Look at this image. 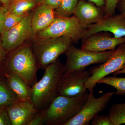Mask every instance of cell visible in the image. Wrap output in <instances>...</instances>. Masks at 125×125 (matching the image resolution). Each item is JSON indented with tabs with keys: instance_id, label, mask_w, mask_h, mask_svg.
Here are the masks:
<instances>
[{
	"instance_id": "obj_21",
	"label": "cell",
	"mask_w": 125,
	"mask_h": 125,
	"mask_svg": "<svg viewBox=\"0 0 125 125\" xmlns=\"http://www.w3.org/2000/svg\"><path fill=\"white\" fill-rule=\"evenodd\" d=\"M102 83L114 87L116 91L114 94L124 96L125 95V77L117 78L114 76H105L99 81L98 84Z\"/></svg>"
},
{
	"instance_id": "obj_31",
	"label": "cell",
	"mask_w": 125,
	"mask_h": 125,
	"mask_svg": "<svg viewBox=\"0 0 125 125\" xmlns=\"http://www.w3.org/2000/svg\"><path fill=\"white\" fill-rule=\"evenodd\" d=\"M93 2L97 6L104 7L106 3V0H83Z\"/></svg>"
},
{
	"instance_id": "obj_17",
	"label": "cell",
	"mask_w": 125,
	"mask_h": 125,
	"mask_svg": "<svg viewBox=\"0 0 125 125\" xmlns=\"http://www.w3.org/2000/svg\"><path fill=\"white\" fill-rule=\"evenodd\" d=\"M38 5L37 0H13L8 12L18 15H26Z\"/></svg>"
},
{
	"instance_id": "obj_32",
	"label": "cell",
	"mask_w": 125,
	"mask_h": 125,
	"mask_svg": "<svg viewBox=\"0 0 125 125\" xmlns=\"http://www.w3.org/2000/svg\"><path fill=\"white\" fill-rule=\"evenodd\" d=\"M13 0H0V3L2 6L9 10L10 6Z\"/></svg>"
},
{
	"instance_id": "obj_9",
	"label": "cell",
	"mask_w": 125,
	"mask_h": 125,
	"mask_svg": "<svg viewBox=\"0 0 125 125\" xmlns=\"http://www.w3.org/2000/svg\"><path fill=\"white\" fill-rule=\"evenodd\" d=\"M32 13H29L18 24L0 34L2 44L8 53L24 45L33 38L31 27Z\"/></svg>"
},
{
	"instance_id": "obj_29",
	"label": "cell",
	"mask_w": 125,
	"mask_h": 125,
	"mask_svg": "<svg viewBox=\"0 0 125 125\" xmlns=\"http://www.w3.org/2000/svg\"><path fill=\"white\" fill-rule=\"evenodd\" d=\"M8 10L2 6H0V34L2 32L5 18Z\"/></svg>"
},
{
	"instance_id": "obj_27",
	"label": "cell",
	"mask_w": 125,
	"mask_h": 125,
	"mask_svg": "<svg viewBox=\"0 0 125 125\" xmlns=\"http://www.w3.org/2000/svg\"><path fill=\"white\" fill-rule=\"evenodd\" d=\"M0 125H11L6 107H0Z\"/></svg>"
},
{
	"instance_id": "obj_4",
	"label": "cell",
	"mask_w": 125,
	"mask_h": 125,
	"mask_svg": "<svg viewBox=\"0 0 125 125\" xmlns=\"http://www.w3.org/2000/svg\"><path fill=\"white\" fill-rule=\"evenodd\" d=\"M32 39V49L39 69L43 70L55 62L61 55L65 53L72 43L71 38L65 36L42 39L33 38Z\"/></svg>"
},
{
	"instance_id": "obj_11",
	"label": "cell",
	"mask_w": 125,
	"mask_h": 125,
	"mask_svg": "<svg viewBox=\"0 0 125 125\" xmlns=\"http://www.w3.org/2000/svg\"><path fill=\"white\" fill-rule=\"evenodd\" d=\"M101 32L111 33L116 38L125 37V17L120 14L105 15L97 22L87 26L82 40L91 34Z\"/></svg>"
},
{
	"instance_id": "obj_8",
	"label": "cell",
	"mask_w": 125,
	"mask_h": 125,
	"mask_svg": "<svg viewBox=\"0 0 125 125\" xmlns=\"http://www.w3.org/2000/svg\"><path fill=\"white\" fill-rule=\"evenodd\" d=\"M125 64V42L118 45L105 62L93 66L89 70L91 75L85 83L88 90L94 89L99 81L110 74L121 69Z\"/></svg>"
},
{
	"instance_id": "obj_22",
	"label": "cell",
	"mask_w": 125,
	"mask_h": 125,
	"mask_svg": "<svg viewBox=\"0 0 125 125\" xmlns=\"http://www.w3.org/2000/svg\"><path fill=\"white\" fill-rule=\"evenodd\" d=\"M26 15H16L9 13L7 11L5 18L2 32L1 34L9 30L12 27L18 24Z\"/></svg>"
},
{
	"instance_id": "obj_12",
	"label": "cell",
	"mask_w": 125,
	"mask_h": 125,
	"mask_svg": "<svg viewBox=\"0 0 125 125\" xmlns=\"http://www.w3.org/2000/svg\"><path fill=\"white\" fill-rule=\"evenodd\" d=\"M125 42V37L116 38L109 32L93 34L82 40L81 49L95 52L114 51L118 45Z\"/></svg>"
},
{
	"instance_id": "obj_19",
	"label": "cell",
	"mask_w": 125,
	"mask_h": 125,
	"mask_svg": "<svg viewBox=\"0 0 125 125\" xmlns=\"http://www.w3.org/2000/svg\"><path fill=\"white\" fill-rule=\"evenodd\" d=\"M108 115L113 125L125 124V103L113 104L108 110Z\"/></svg>"
},
{
	"instance_id": "obj_30",
	"label": "cell",
	"mask_w": 125,
	"mask_h": 125,
	"mask_svg": "<svg viewBox=\"0 0 125 125\" xmlns=\"http://www.w3.org/2000/svg\"><path fill=\"white\" fill-rule=\"evenodd\" d=\"M117 7L120 14L125 17V0H118Z\"/></svg>"
},
{
	"instance_id": "obj_35",
	"label": "cell",
	"mask_w": 125,
	"mask_h": 125,
	"mask_svg": "<svg viewBox=\"0 0 125 125\" xmlns=\"http://www.w3.org/2000/svg\"></svg>"
},
{
	"instance_id": "obj_7",
	"label": "cell",
	"mask_w": 125,
	"mask_h": 125,
	"mask_svg": "<svg viewBox=\"0 0 125 125\" xmlns=\"http://www.w3.org/2000/svg\"><path fill=\"white\" fill-rule=\"evenodd\" d=\"M87 101L80 111L63 125H89L94 118L107 107L114 94V92H107L99 97L94 94V89L89 90Z\"/></svg>"
},
{
	"instance_id": "obj_25",
	"label": "cell",
	"mask_w": 125,
	"mask_h": 125,
	"mask_svg": "<svg viewBox=\"0 0 125 125\" xmlns=\"http://www.w3.org/2000/svg\"><path fill=\"white\" fill-rule=\"evenodd\" d=\"M92 125H113L107 115H97L93 119L91 122Z\"/></svg>"
},
{
	"instance_id": "obj_5",
	"label": "cell",
	"mask_w": 125,
	"mask_h": 125,
	"mask_svg": "<svg viewBox=\"0 0 125 125\" xmlns=\"http://www.w3.org/2000/svg\"><path fill=\"white\" fill-rule=\"evenodd\" d=\"M86 28L73 15L69 18L56 17L49 27L34 34L33 38L42 39L65 36L70 38L73 43H78L82 39Z\"/></svg>"
},
{
	"instance_id": "obj_16",
	"label": "cell",
	"mask_w": 125,
	"mask_h": 125,
	"mask_svg": "<svg viewBox=\"0 0 125 125\" xmlns=\"http://www.w3.org/2000/svg\"><path fill=\"white\" fill-rule=\"evenodd\" d=\"M0 73L5 77L9 87L18 99L31 102L32 87L13 72L2 70Z\"/></svg>"
},
{
	"instance_id": "obj_23",
	"label": "cell",
	"mask_w": 125,
	"mask_h": 125,
	"mask_svg": "<svg viewBox=\"0 0 125 125\" xmlns=\"http://www.w3.org/2000/svg\"><path fill=\"white\" fill-rule=\"evenodd\" d=\"M46 109L39 110L29 125H43L46 123Z\"/></svg>"
},
{
	"instance_id": "obj_18",
	"label": "cell",
	"mask_w": 125,
	"mask_h": 125,
	"mask_svg": "<svg viewBox=\"0 0 125 125\" xmlns=\"http://www.w3.org/2000/svg\"><path fill=\"white\" fill-rule=\"evenodd\" d=\"M18 99L9 87L5 77L0 73V107H7Z\"/></svg>"
},
{
	"instance_id": "obj_3",
	"label": "cell",
	"mask_w": 125,
	"mask_h": 125,
	"mask_svg": "<svg viewBox=\"0 0 125 125\" xmlns=\"http://www.w3.org/2000/svg\"><path fill=\"white\" fill-rule=\"evenodd\" d=\"M88 94L87 92L76 97L57 95L47 108L45 125H63L80 111Z\"/></svg>"
},
{
	"instance_id": "obj_20",
	"label": "cell",
	"mask_w": 125,
	"mask_h": 125,
	"mask_svg": "<svg viewBox=\"0 0 125 125\" xmlns=\"http://www.w3.org/2000/svg\"><path fill=\"white\" fill-rule=\"evenodd\" d=\"M79 1V0H62L59 7L54 10L56 17H71Z\"/></svg>"
},
{
	"instance_id": "obj_15",
	"label": "cell",
	"mask_w": 125,
	"mask_h": 125,
	"mask_svg": "<svg viewBox=\"0 0 125 125\" xmlns=\"http://www.w3.org/2000/svg\"><path fill=\"white\" fill-rule=\"evenodd\" d=\"M55 18L54 9L46 5H38L32 12L31 25L34 34L46 29Z\"/></svg>"
},
{
	"instance_id": "obj_24",
	"label": "cell",
	"mask_w": 125,
	"mask_h": 125,
	"mask_svg": "<svg viewBox=\"0 0 125 125\" xmlns=\"http://www.w3.org/2000/svg\"><path fill=\"white\" fill-rule=\"evenodd\" d=\"M118 1V0H106L104 7L105 16L115 14V10Z\"/></svg>"
},
{
	"instance_id": "obj_14",
	"label": "cell",
	"mask_w": 125,
	"mask_h": 125,
	"mask_svg": "<svg viewBox=\"0 0 125 125\" xmlns=\"http://www.w3.org/2000/svg\"><path fill=\"white\" fill-rule=\"evenodd\" d=\"M73 15L81 25L87 28L105 16L104 7H98L88 1L79 0Z\"/></svg>"
},
{
	"instance_id": "obj_6",
	"label": "cell",
	"mask_w": 125,
	"mask_h": 125,
	"mask_svg": "<svg viewBox=\"0 0 125 125\" xmlns=\"http://www.w3.org/2000/svg\"><path fill=\"white\" fill-rule=\"evenodd\" d=\"M114 51L95 52L79 49L71 45L64 53L66 61L64 65L63 74L85 70L90 65L102 64L107 60Z\"/></svg>"
},
{
	"instance_id": "obj_2",
	"label": "cell",
	"mask_w": 125,
	"mask_h": 125,
	"mask_svg": "<svg viewBox=\"0 0 125 125\" xmlns=\"http://www.w3.org/2000/svg\"><path fill=\"white\" fill-rule=\"evenodd\" d=\"M39 69L31 44H24L8 53L2 70L18 75L32 87L38 81Z\"/></svg>"
},
{
	"instance_id": "obj_1",
	"label": "cell",
	"mask_w": 125,
	"mask_h": 125,
	"mask_svg": "<svg viewBox=\"0 0 125 125\" xmlns=\"http://www.w3.org/2000/svg\"><path fill=\"white\" fill-rule=\"evenodd\" d=\"M64 70V65L57 59L46 67L42 78L32 86L31 102L38 110L47 109L58 95Z\"/></svg>"
},
{
	"instance_id": "obj_28",
	"label": "cell",
	"mask_w": 125,
	"mask_h": 125,
	"mask_svg": "<svg viewBox=\"0 0 125 125\" xmlns=\"http://www.w3.org/2000/svg\"><path fill=\"white\" fill-rule=\"evenodd\" d=\"M37 1L38 5H46L55 10L59 7L62 0H37Z\"/></svg>"
},
{
	"instance_id": "obj_33",
	"label": "cell",
	"mask_w": 125,
	"mask_h": 125,
	"mask_svg": "<svg viewBox=\"0 0 125 125\" xmlns=\"http://www.w3.org/2000/svg\"><path fill=\"white\" fill-rule=\"evenodd\" d=\"M123 74H125V64L123 66L121 69L113 73V74L114 76Z\"/></svg>"
},
{
	"instance_id": "obj_34",
	"label": "cell",
	"mask_w": 125,
	"mask_h": 125,
	"mask_svg": "<svg viewBox=\"0 0 125 125\" xmlns=\"http://www.w3.org/2000/svg\"><path fill=\"white\" fill-rule=\"evenodd\" d=\"M2 6V5H1V4L0 3V6Z\"/></svg>"
},
{
	"instance_id": "obj_13",
	"label": "cell",
	"mask_w": 125,
	"mask_h": 125,
	"mask_svg": "<svg viewBox=\"0 0 125 125\" xmlns=\"http://www.w3.org/2000/svg\"><path fill=\"white\" fill-rule=\"evenodd\" d=\"M11 125H29L39 111L30 101L18 99L6 107Z\"/></svg>"
},
{
	"instance_id": "obj_10",
	"label": "cell",
	"mask_w": 125,
	"mask_h": 125,
	"mask_svg": "<svg viewBox=\"0 0 125 125\" xmlns=\"http://www.w3.org/2000/svg\"><path fill=\"white\" fill-rule=\"evenodd\" d=\"M90 75L89 71L86 70L63 74L58 84V95L76 97L85 94L88 90L85 83Z\"/></svg>"
},
{
	"instance_id": "obj_26",
	"label": "cell",
	"mask_w": 125,
	"mask_h": 125,
	"mask_svg": "<svg viewBox=\"0 0 125 125\" xmlns=\"http://www.w3.org/2000/svg\"><path fill=\"white\" fill-rule=\"evenodd\" d=\"M8 54V52L5 49L2 44L0 34V73L4 67Z\"/></svg>"
}]
</instances>
